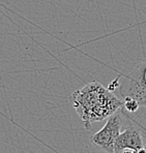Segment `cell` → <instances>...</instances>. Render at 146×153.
<instances>
[{"instance_id": "obj_1", "label": "cell", "mask_w": 146, "mask_h": 153, "mask_svg": "<svg viewBox=\"0 0 146 153\" xmlns=\"http://www.w3.org/2000/svg\"><path fill=\"white\" fill-rule=\"evenodd\" d=\"M69 98L86 129H90L92 123L104 121L123 108V100L98 82L88 83L76 90Z\"/></svg>"}, {"instance_id": "obj_2", "label": "cell", "mask_w": 146, "mask_h": 153, "mask_svg": "<svg viewBox=\"0 0 146 153\" xmlns=\"http://www.w3.org/2000/svg\"><path fill=\"white\" fill-rule=\"evenodd\" d=\"M119 86L123 96H130L136 100L140 107L146 108V58L124 76Z\"/></svg>"}, {"instance_id": "obj_3", "label": "cell", "mask_w": 146, "mask_h": 153, "mask_svg": "<svg viewBox=\"0 0 146 153\" xmlns=\"http://www.w3.org/2000/svg\"><path fill=\"white\" fill-rule=\"evenodd\" d=\"M122 118L119 111L108 118L105 126L98 132L92 134L90 138L91 143L98 149L107 153H114L115 141L120 134Z\"/></svg>"}, {"instance_id": "obj_4", "label": "cell", "mask_w": 146, "mask_h": 153, "mask_svg": "<svg viewBox=\"0 0 146 153\" xmlns=\"http://www.w3.org/2000/svg\"><path fill=\"white\" fill-rule=\"evenodd\" d=\"M145 142L141 134L140 130L135 127H127L125 130L120 132L114 145V153H120L124 149L135 150L145 146Z\"/></svg>"}, {"instance_id": "obj_5", "label": "cell", "mask_w": 146, "mask_h": 153, "mask_svg": "<svg viewBox=\"0 0 146 153\" xmlns=\"http://www.w3.org/2000/svg\"><path fill=\"white\" fill-rule=\"evenodd\" d=\"M123 108L127 110L130 113H136L139 110L140 105L137 102L136 100L130 97V96H124V100H123Z\"/></svg>"}, {"instance_id": "obj_6", "label": "cell", "mask_w": 146, "mask_h": 153, "mask_svg": "<svg viewBox=\"0 0 146 153\" xmlns=\"http://www.w3.org/2000/svg\"><path fill=\"white\" fill-rule=\"evenodd\" d=\"M134 153H146V145L143 146V147H140V148H137V149H135Z\"/></svg>"}, {"instance_id": "obj_7", "label": "cell", "mask_w": 146, "mask_h": 153, "mask_svg": "<svg viewBox=\"0 0 146 153\" xmlns=\"http://www.w3.org/2000/svg\"><path fill=\"white\" fill-rule=\"evenodd\" d=\"M120 153H134V150H132V149H124V150H122Z\"/></svg>"}]
</instances>
